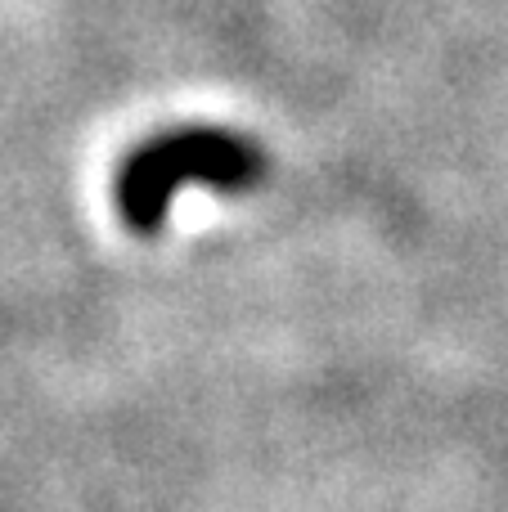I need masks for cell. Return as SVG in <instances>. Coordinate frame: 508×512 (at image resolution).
<instances>
[{
    "label": "cell",
    "mask_w": 508,
    "mask_h": 512,
    "mask_svg": "<svg viewBox=\"0 0 508 512\" xmlns=\"http://www.w3.org/2000/svg\"><path fill=\"white\" fill-rule=\"evenodd\" d=\"M266 176V158L252 140L216 126H185L140 144L117 171V216L135 234H158L171 216L180 185L248 189Z\"/></svg>",
    "instance_id": "cell-1"
}]
</instances>
